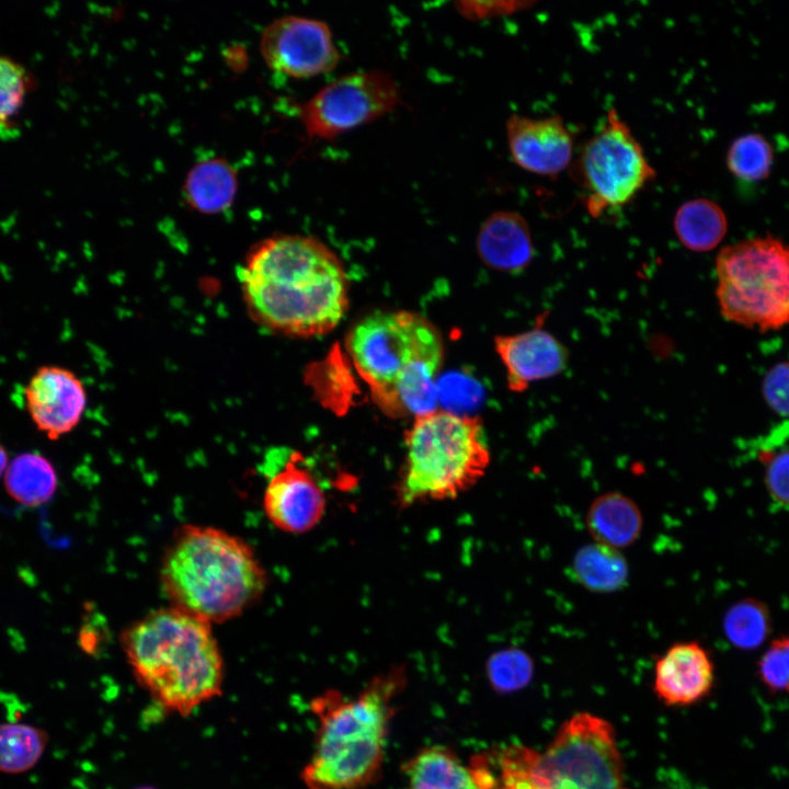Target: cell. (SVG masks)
Here are the masks:
<instances>
[{"instance_id": "obj_1", "label": "cell", "mask_w": 789, "mask_h": 789, "mask_svg": "<svg viewBox=\"0 0 789 789\" xmlns=\"http://www.w3.org/2000/svg\"><path fill=\"white\" fill-rule=\"evenodd\" d=\"M249 315L265 329L293 338L324 335L348 307L342 261L318 238L279 233L256 242L238 272Z\"/></svg>"}, {"instance_id": "obj_2", "label": "cell", "mask_w": 789, "mask_h": 789, "mask_svg": "<svg viewBox=\"0 0 789 789\" xmlns=\"http://www.w3.org/2000/svg\"><path fill=\"white\" fill-rule=\"evenodd\" d=\"M407 684L404 666L373 677L357 696L330 689L312 699L315 750L301 771L308 789H363L381 773L395 699Z\"/></svg>"}, {"instance_id": "obj_3", "label": "cell", "mask_w": 789, "mask_h": 789, "mask_svg": "<svg viewBox=\"0 0 789 789\" xmlns=\"http://www.w3.org/2000/svg\"><path fill=\"white\" fill-rule=\"evenodd\" d=\"M345 345L385 414L414 418L436 409L435 379L445 348L438 329L424 316L376 311L352 327Z\"/></svg>"}, {"instance_id": "obj_4", "label": "cell", "mask_w": 789, "mask_h": 789, "mask_svg": "<svg viewBox=\"0 0 789 789\" xmlns=\"http://www.w3.org/2000/svg\"><path fill=\"white\" fill-rule=\"evenodd\" d=\"M121 642L138 683L167 710L187 716L221 693L224 660L208 621L169 606L133 622Z\"/></svg>"}, {"instance_id": "obj_5", "label": "cell", "mask_w": 789, "mask_h": 789, "mask_svg": "<svg viewBox=\"0 0 789 789\" xmlns=\"http://www.w3.org/2000/svg\"><path fill=\"white\" fill-rule=\"evenodd\" d=\"M160 581L171 606L209 624L242 615L267 587L266 571L247 541L201 525L178 529L163 554Z\"/></svg>"}, {"instance_id": "obj_6", "label": "cell", "mask_w": 789, "mask_h": 789, "mask_svg": "<svg viewBox=\"0 0 789 789\" xmlns=\"http://www.w3.org/2000/svg\"><path fill=\"white\" fill-rule=\"evenodd\" d=\"M404 445L397 484L402 505L459 496L481 480L491 459L481 419L446 410L414 416Z\"/></svg>"}, {"instance_id": "obj_7", "label": "cell", "mask_w": 789, "mask_h": 789, "mask_svg": "<svg viewBox=\"0 0 789 789\" xmlns=\"http://www.w3.org/2000/svg\"><path fill=\"white\" fill-rule=\"evenodd\" d=\"M500 763L503 789H627L613 725L587 712L567 720L544 753L512 746Z\"/></svg>"}, {"instance_id": "obj_8", "label": "cell", "mask_w": 789, "mask_h": 789, "mask_svg": "<svg viewBox=\"0 0 789 789\" xmlns=\"http://www.w3.org/2000/svg\"><path fill=\"white\" fill-rule=\"evenodd\" d=\"M721 316L759 332L789 327V244L771 235L720 250L714 264Z\"/></svg>"}, {"instance_id": "obj_9", "label": "cell", "mask_w": 789, "mask_h": 789, "mask_svg": "<svg viewBox=\"0 0 789 789\" xmlns=\"http://www.w3.org/2000/svg\"><path fill=\"white\" fill-rule=\"evenodd\" d=\"M655 174L641 145L614 107L584 145L575 164L585 207L594 218L631 202Z\"/></svg>"}, {"instance_id": "obj_10", "label": "cell", "mask_w": 789, "mask_h": 789, "mask_svg": "<svg viewBox=\"0 0 789 789\" xmlns=\"http://www.w3.org/2000/svg\"><path fill=\"white\" fill-rule=\"evenodd\" d=\"M400 102V87L389 72L362 70L327 83L297 114L308 140H330L392 112Z\"/></svg>"}, {"instance_id": "obj_11", "label": "cell", "mask_w": 789, "mask_h": 789, "mask_svg": "<svg viewBox=\"0 0 789 789\" xmlns=\"http://www.w3.org/2000/svg\"><path fill=\"white\" fill-rule=\"evenodd\" d=\"M262 465L266 478L263 510L268 521L289 534H304L317 526L327 501L304 455L276 447L265 455Z\"/></svg>"}, {"instance_id": "obj_12", "label": "cell", "mask_w": 789, "mask_h": 789, "mask_svg": "<svg viewBox=\"0 0 789 789\" xmlns=\"http://www.w3.org/2000/svg\"><path fill=\"white\" fill-rule=\"evenodd\" d=\"M260 53L271 70L295 79L330 72L340 62L330 26L294 14L276 18L264 27Z\"/></svg>"}, {"instance_id": "obj_13", "label": "cell", "mask_w": 789, "mask_h": 789, "mask_svg": "<svg viewBox=\"0 0 789 789\" xmlns=\"http://www.w3.org/2000/svg\"><path fill=\"white\" fill-rule=\"evenodd\" d=\"M24 397L33 423L49 439L71 432L81 421L88 402L78 376L56 365L39 367L28 380Z\"/></svg>"}, {"instance_id": "obj_14", "label": "cell", "mask_w": 789, "mask_h": 789, "mask_svg": "<svg viewBox=\"0 0 789 789\" xmlns=\"http://www.w3.org/2000/svg\"><path fill=\"white\" fill-rule=\"evenodd\" d=\"M506 136L512 159L528 172L552 178L571 161L573 137L559 115H512L506 122Z\"/></svg>"}, {"instance_id": "obj_15", "label": "cell", "mask_w": 789, "mask_h": 789, "mask_svg": "<svg viewBox=\"0 0 789 789\" xmlns=\"http://www.w3.org/2000/svg\"><path fill=\"white\" fill-rule=\"evenodd\" d=\"M494 348L506 370L507 388L526 390L530 384L559 375L567 366V347L540 327L511 335H498Z\"/></svg>"}, {"instance_id": "obj_16", "label": "cell", "mask_w": 789, "mask_h": 789, "mask_svg": "<svg viewBox=\"0 0 789 789\" xmlns=\"http://www.w3.org/2000/svg\"><path fill=\"white\" fill-rule=\"evenodd\" d=\"M714 664L698 642H677L658 660L654 690L668 706H688L704 699L712 689Z\"/></svg>"}, {"instance_id": "obj_17", "label": "cell", "mask_w": 789, "mask_h": 789, "mask_svg": "<svg viewBox=\"0 0 789 789\" xmlns=\"http://www.w3.org/2000/svg\"><path fill=\"white\" fill-rule=\"evenodd\" d=\"M404 789H493L495 780L483 757L466 764L442 745L420 750L402 765Z\"/></svg>"}, {"instance_id": "obj_18", "label": "cell", "mask_w": 789, "mask_h": 789, "mask_svg": "<svg viewBox=\"0 0 789 789\" xmlns=\"http://www.w3.org/2000/svg\"><path fill=\"white\" fill-rule=\"evenodd\" d=\"M476 249L482 263L498 272H521L534 258L529 226L512 210L495 211L482 222Z\"/></svg>"}, {"instance_id": "obj_19", "label": "cell", "mask_w": 789, "mask_h": 789, "mask_svg": "<svg viewBox=\"0 0 789 789\" xmlns=\"http://www.w3.org/2000/svg\"><path fill=\"white\" fill-rule=\"evenodd\" d=\"M585 522L595 542L617 550L636 542L643 526L642 513L637 503L617 491L594 499L587 508Z\"/></svg>"}, {"instance_id": "obj_20", "label": "cell", "mask_w": 789, "mask_h": 789, "mask_svg": "<svg viewBox=\"0 0 789 789\" xmlns=\"http://www.w3.org/2000/svg\"><path fill=\"white\" fill-rule=\"evenodd\" d=\"M237 191V170L226 158L220 157L196 162L183 183L185 204L193 210L208 215L230 208Z\"/></svg>"}, {"instance_id": "obj_21", "label": "cell", "mask_w": 789, "mask_h": 789, "mask_svg": "<svg viewBox=\"0 0 789 789\" xmlns=\"http://www.w3.org/2000/svg\"><path fill=\"white\" fill-rule=\"evenodd\" d=\"M58 484L53 464L43 455L27 451L14 457L4 472L8 494L18 503L34 507L49 501Z\"/></svg>"}, {"instance_id": "obj_22", "label": "cell", "mask_w": 789, "mask_h": 789, "mask_svg": "<svg viewBox=\"0 0 789 789\" xmlns=\"http://www.w3.org/2000/svg\"><path fill=\"white\" fill-rule=\"evenodd\" d=\"M674 229L682 244L695 252L713 250L725 237L728 219L723 209L708 198L682 204L674 218Z\"/></svg>"}, {"instance_id": "obj_23", "label": "cell", "mask_w": 789, "mask_h": 789, "mask_svg": "<svg viewBox=\"0 0 789 789\" xmlns=\"http://www.w3.org/2000/svg\"><path fill=\"white\" fill-rule=\"evenodd\" d=\"M572 573L588 591L611 593L626 584L629 568L620 550L594 541L575 552Z\"/></svg>"}, {"instance_id": "obj_24", "label": "cell", "mask_w": 789, "mask_h": 789, "mask_svg": "<svg viewBox=\"0 0 789 789\" xmlns=\"http://www.w3.org/2000/svg\"><path fill=\"white\" fill-rule=\"evenodd\" d=\"M771 630V618L765 604L756 598H743L724 615L723 631L737 649L753 650L763 644Z\"/></svg>"}, {"instance_id": "obj_25", "label": "cell", "mask_w": 789, "mask_h": 789, "mask_svg": "<svg viewBox=\"0 0 789 789\" xmlns=\"http://www.w3.org/2000/svg\"><path fill=\"white\" fill-rule=\"evenodd\" d=\"M44 747L42 731L25 724L0 725V770L20 773L31 768Z\"/></svg>"}, {"instance_id": "obj_26", "label": "cell", "mask_w": 789, "mask_h": 789, "mask_svg": "<svg viewBox=\"0 0 789 789\" xmlns=\"http://www.w3.org/2000/svg\"><path fill=\"white\" fill-rule=\"evenodd\" d=\"M727 164L730 172L743 181L763 180L771 169V145L759 133L744 134L729 147Z\"/></svg>"}, {"instance_id": "obj_27", "label": "cell", "mask_w": 789, "mask_h": 789, "mask_svg": "<svg viewBox=\"0 0 789 789\" xmlns=\"http://www.w3.org/2000/svg\"><path fill=\"white\" fill-rule=\"evenodd\" d=\"M31 88L27 71L18 62L0 55V138L12 133Z\"/></svg>"}, {"instance_id": "obj_28", "label": "cell", "mask_w": 789, "mask_h": 789, "mask_svg": "<svg viewBox=\"0 0 789 789\" xmlns=\"http://www.w3.org/2000/svg\"><path fill=\"white\" fill-rule=\"evenodd\" d=\"M533 673L534 663L521 649L498 651L487 663L490 684L499 693H512L525 687Z\"/></svg>"}, {"instance_id": "obj_29", "label": "cell", "mask_w": 789, "mask_h": 789, "mask_svg": "<svg viewBox=\"0 0 789 789\" xmlns=\"http://www.w3.org/2000/svg\"><path fill=\"white\" fill-rule=\"evenodd\" d=\"M756 673L770 693L789 695V634L769 642L757 662Z\"/></svg>"}, {"instance_id": "obj_30", "label": "cell", "mask_w": 789, "mask_h": 789, "mask_svg": "<svg viewBox=\"0 0 789 789\" xmlns=\"http://www.w3.org/2000/svg\"><path fill=\"white\" fill-rule=\"evenodd\" d=\"M758 457L765 466L764 483L770 500L779 506L789 507V447L763 449Z\"/></svg>"}, {"instance_id": "obj_31", "label": "cell", "mask_w": 789, "mask_h": 789, "mask_svg": "<svg viewBox=\"0 0 789 789\" xmlns=\"http://www.w3.org/2000/svg\"><path fill=\"white\" fill-rule=\"evenodd\" d=\"M766 405L777 415L789 418V361L773 365L762 381Z\"/></svg>"}, {"instance_id": "obj_32", "label": "cell", "mask_w": 789, "mask_h": 789, "mask_svg": "<svg viewBox=\"0 0 789 789\" xmlns=\"http://www.w3.org/2000/svg\"><path fill=\"white\" fill-rule=\"evenodd\" d=\"M518 2H476L461 1L456 3L457 11L467 19H485L498 14L515 11Z\"/></svg>"}, {"instance_id": "obj_33", "label": "cell", "mask_w": 789, "mask_h": 789, "mask_svg": "<svg viewBox=\"0 0 789 789\" xmlns=\"http://www.w3.org/2000/svg\"><path fill=\"white\" fill-rule=\"evenodd\" d=\"M652 789H693L691 786L677 775H666Z\"/></svg>"}, {"instance_id": "obj_34", "label": "cell", "mask_w": 789, "mask_h": 789, "mask_svg": "<svg viewBox=\"0 0 789 789\" xmlns=\"http://www.w3.org/2000/svg\"><path fill=\"white\" fill-rule=\"evenodd\" d=\"M8 460H9L8 451H7L5 447L0 443V477L2 476V473L5 472V470L8 468Z\"/></svg>"}, {"instance_id": "obj_35", "label": "cell", "mask_w": 789, "mask_h": 789, "mask_svg": "<svg viewBox=\"0 0 789 789\" xmlns=\"http://www.w3.org/2000/svg\"><path fill=\"white\" fill-rule=\"evenodd\" d=\"M138 789H153V788H138Z\"/></svg>"}]
</instances>
